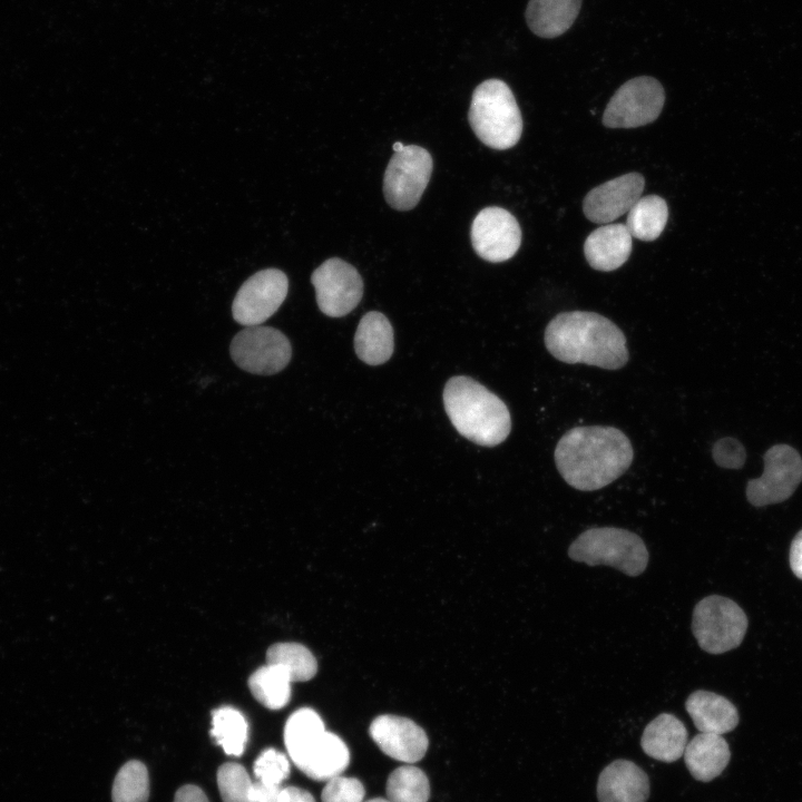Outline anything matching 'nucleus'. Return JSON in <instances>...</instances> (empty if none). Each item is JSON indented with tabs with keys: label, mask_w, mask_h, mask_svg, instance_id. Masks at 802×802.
<instances>
[{
	"label": "nucleus",
	"mask_w": 802,
	"mask_h": 802,
	"mask_svg": "<svg viewBox=\"0 0 802 802\" xmlns=\"http://www.w3.org/2000/svg\"><path fill=\"white\" fill-rule=\"evenodd\" d=\"M430 153L417 145L404 146L391 157L383 177V194L398 211H410L420 200L432 173Z\"/></svg>",
	"instance_id": "7"
},
{
	"label": "nucleus",
	"mask_w": 802,
	"mask_h": 802,
	"mask_svg": "<svg viewBox=\"0 0 802 802\" xmlns=\"http://www.w3.org/2000/svg\"><path fill=\"white\" fill-rule=\"evenodd\" d=\"M283 802H315L312 794L297 786L283 788Z\"/></svg>",
	"instance_id": "38"
},
{
	"label": "nucleus",
	"mask_w": 802,
	"mask_h": 802,
	"mask_svg": "<svg viewBox=\"0 0 802 802\" xmlns=\"http://www.w3.org/2000/svg\"><path fill=\"white\" fill-rule=\"evenodd\" d=\"M364 794L360 780L338 775L326 781L321 799L322 802H363Z\"/></svg>",
	"instance_id": "33"
},
{
	"label": "nucleus",
	"mask_w": 802,
	"mask_h": 802,
	"mask_svg": "<svg viewBox=\"0 0 802 802\" xmlns=\"http://www.w3.org/2000/svg\"><path fill=\"white\" fill-rule=\"evenodd\" d=\"M685 708L701 733L722 735L736 727L739 713L724 696L708 691L693 692Z\"/></svg>",
	"instance_id": "18"
},
{
	"label": "nucleus",
	"mask_w": 802,
	"mask_h": 802,
	"mask_svg": "<svg viewBox=\"0 0 802 802\" xmlns=\"http://www.w3.org/2000/svg\"><path fill=\"white\" fill-rule=\"evenodd\" d=\"M649 796L647 774L635 763L616 760L600 773L597 782L599 802H646Z\"/></svg>",
	"instance_id": "16"
},
{
	"label": "nucleus",
	"mask_w": 802,
	"mask_h": 802,
	"mask_svg": "<svg viewBox=\"0 0 802 802\" xmlns=\"http://www.w3.org/2000/svg\"><path fill=\"white\" fill-rule=\"evenodd\" d=\"M668 219V206L657 195L640 197L627 213L626 227L630 235L640 241L656 239Z\"/></svg>",
	"instance_id": "25"
},
{
	"label": "nucleus",
	"mask_w": 802,
	"mask_h": 802,
	"mask_svg": "<svg viewBox=\"0 0 802 802\" xmlns=\"http://www.w3.org/2000/svg\"><path fill=\"white\" fill-rule=\"evenodd\" d=\"M287 290V276L280 270L266 268L253 274L233 301L234 320L244 326L261 325L277 311Z\"/></svg>",
	"instance_id": "12"
},
{
	"label": "nucleus",
	"mask_w": 802,
	"mask_h": 802,
	"mask_svg": "<svg viewBox=\"0 0 802 802\" xmlns=\"http://www.w3.org/2000/svg\"><path fill=\"white\" fill-rule=\"evenodd\" d=\"M633 236L625 224H605L593 231L585 241L584 253L588 264L597 271L610 272L620 267L630 256Z\"/></svg>",
	"instance_id": "17"
},
{
	"label": "nucleus",
	"mask_w": 802,
	"mask_h": 802,
	"mask_svg": "<svg viewBox=\"0 0 802 802\" xmlns=\"http://www.w3.org/2000/svg\"><path fill=\"white\" fill-rule=\"evenodd\" d=\"M113 802H147L149 776L139 761H129L118 771L111 790Z\"/></svg>",
	"instance_id": "30"
},
{
	"label": "nucleus",
	"mask_w": 802,
	"mask_h": 802,
	"mask_svg": "<svg viewBox=\"0 0 802 802\" xmlns=\"http://www.w3.org/2000/svg\"><path fill=\"white\" fill-rule=\"evenodd\" d=\"M390 802H428L430 785L426 773L411 764L395 769L387 781Z\"/></svg>",
	"instance_id": "29"
},
{
	"label": "nucleus",
	"mask_w": 802,
	"mask_h": 802,
	"mask_svg": "<svg viewBox=\"0 0 802 802\" xmlns=\"http://www.w3.org/2000/svg\"><path fill=\"white\" fill-rule=\"evenodd\" d=\"M267 663L280 666L293 682H306L313 678L317 663L305 646L297 643H277L266 653Z\"/></svg>",
	"instance_id": "28"
},
{
	"label": "nucleus",
	"mask_w": 802,
	"mask_h": 802,
	"mask_svg": "<svg viewBox=\"0 0 802 802\" xmlns=\"http://www.w3.org/2000/svg\"><path fill=\"white\" fill-rule=\"evenodd\" d=\"M568 556L589 566H612L628 576L640 575L648 564V551L642 538L615 527L584 531L569 546Z\"/></svg>",
	"instance_id": "5"
},
{
	"label": "nucleus",
	"mask_w": 802,
	"mask_h": 802,
	"mask_svg": "<svg viewBox=\"0 0 802 802\" xmlns=\"http://www.w3.org/2000/svg\"><path fill=\"white\" fill-rule=\"evenodd\" d=\"M745 457L743 446L734 438H722L713 447V458L723 468H742Z\"/></svg>",
	"instance_id": "34"
},
{
	"label": "nucleus",
	"mask_w": 802,
	"mask_h": 802,
	"mask_svg": "<svg viewBox=\"0 0 802 802\" xmlns=\"http://www.w3.org/2000/svg\"><path fill=\"white\" fill-rule=\"evenodd\" d=\"M393 330L385 315L371 311L361 319L355 336L358 358L370 365L387 362L393 353Z\"/></svg>",
	"instance_id": "22"
},
{
	"label": "nucleus",
	"mask_w": 802,
	"mask_h": 802,
	"mask_svg": "<svg viewBox=\"0 0 802 802\" xmlns=\"http://www.w3.org/2000/svg\"><path fill=\"white\" fill-rule=\"evenodd\" d=\"M683 755L692 776L697 781L708 782L724 771L731 751L722 735L700 733L687 742Z\"/></svg>",
	"instance_id": "20"
},
{
	"label": "nucleus",
	"mask_w": 802,
	"mask_h": 802,
	"mask_svg": "<svg viewBox=\"0 0 802 802\" xmlns=\"http://www.w3.org/2000/svg\"><path fill=\"white\" fill-rule=\"evenodd\" d=\"M665 102L662 84L649 76L623 84L610 98L603 116L608 128H636L653 123Z\"/></svg>",
	"instance_id": "8"
},
{
	"label": "nucleus",
	"mask_w": 802,
	"mask_h": 802,
	"mask_svg": "<svg viewBox=\"0 0 802 802\" xmlns=\"http://www.w3.org/2000/svg\"><path fill=\"white\" fill-rule=\"evenodd\" d=\"M645 179L628 173L594 187L585 196L583 211L593 223L608 224L627 214L642 197Z\"/></svg>",
	"instance_id": "14"
},
{
	"label": "nucleus",
	"mask_w": 802,
	"mask_h": 802,
	"mask_svg": "<svg viewBox=\"0 0 802 802\" xmlns=\"http://www.w3.org/2000/svg\"><path fill=\"white\" fill-rule=\"evenodd\" d=\"M633 458L629 439L614 427L573 428L555 449L560 476L581 491L598 490L612 483L629 468Z\"/></svg>",
	"instance_id": "1"
},
{
	"label": "nucleus",
	"mask_w": 802,
	"mask_h": 802,
	"mask_svg": "<svg viewBox=\"0 0 802 802\" xmlns=\"http://www.w3.org/2000/svg\"><path fill=\"white\" fill-rule=\"evenodd\" d=\"M325 731L324 723L320 715L309 707L295 711L287 718L284 727V743L295 765Z\"/></svg>",
	"instance_id": "24"
},
{
	"label": "nucleus",
	"mask_w": 802,
	"mask_h": 802,
	"mask_svg": "<svg viewBox=\"0 0 802 802\" xmlns=\"http://www.w3.org/2000/svg\"><path fill=\"white\" fill-rule=\"evenodd\" d=\"M291 684L288 675L270 663L256 669L248 679L253 696L270 710H280L288 703Z\"/></svg>",
	"instance_id": "26"
},
{
	"label": "nucleus",
	"mask_w": 802,
	"mask_h": 802,
	"mask_svg": "<svg viewBox=\"0 0 802 802\" xmlns=\"http://www.w3.org/2000/svg\"><path fill=\"white\" fill-rule=\"evenodd\" d=\"M443 403L456 430L479 446L495 447L510 433L505 402L469 376H453L446 383Z\"/></svg>",
	"instance_id": "3"
},
{
	"label": "nucleus",
	"mask_w": 802,
	"mask_h": 802,
	"mask_svg": "<svg viewBox=\"0 0 802 802\" xmlns=\"http://www.w3.org/2000/svg\"><path fill=\"white\" fill-rule=\"evenodd\" d=\"M350 763L346 744L336 734L325 731L296 765L305 775L315 781H329L341 775Z\"/></svg>",
	"instance_id": "23"
},
{
	"label": "nucleus",
	"mask_w": 802,
	"mask_h": 802,
	"mask_svg": "<svg viewBox=\"0 0 802 802\" xmlns=\"http://www.w3.org/2000/svg\"><path fill=\"white\" fill-rule=\"evenodd\" d=\"M250 799L251 802H283V788L256 781L252 785Z\"/></svg>",
	"instance_id": "35"
},
{
	"label": "nucleus",
	"mask_w": 802,
	"mask_h": 802,
	"mask_svg": "<svg viewBox=\"0 0 802 802\" xmlns=\"http://www.w3.org/2000/svg\"><path fill=\"white\" fill-rule=\"evenodd\" d=\"M802 481V459L788 444H776L764 454V471L746 486L747 500L755 507L777 503L792 496Z\"/></svg>",
	"instance_id": "10"
},
{
	"label": "nucleus",
	"mask_w": 802,
	"mask_h": 802,
	"mask_svg": "<svg viewBox=\"0 0 802 802\" xmlns=\"http://www.w3.org/2000/svg\"><path fill=\"white\" fill-rule=\"evenodd\" d=\"M217 785L223 802H251L253 783L243 765L222 764L217 770Z\"/></svg>",
	"instance_id": "31"
},
{
	"label": "nucleus",
	"mask_w": 802,
	"mask_h": 802,
	"mask_svg": "<svg viewBox=\"0 0 802 802\" xmlns=\"http://www.w3.org/2000/svg\"><path fill=\"white\" fill-rule=\"evenodd\" d=\"M317 306L331 317L349 314L363 296V281L348 262L332 257L322 263L311 276Z\"/></svg>",
	"instance_id": "11"
},
{
	"label": "nucleus",
	"mask_w": 802,
	"mask_h": 802,
	"mask_svg": "<svg viewBox=\"0 0 802 802\" xmlns=\"http://www.w3.org/2000/svg\"><path fill=\"white\" fill-rule=\"evenodd\" d=\"M365 802H390V801L388 799H383V798H375V799L368 800Z\"/></svg>",
	"instance_id": "40"
},
{
	"label": "nucleus",
	"mask_w": 802,
	"mask_h": 802,
	"mask_svg": "<svg viewBox=\"0 0 802 802\" xmlns=\"http://www.w3.org/2000/svg\"><path fill=\"white\" fill-rule=\"evenodd\" d=\"M544 339L549 353L564 363L617 370L628 361L626 338L622 330L595 312L570 311L557 314L546 326Z\"/></svg>",
	"instance_id": "2"
},
{
	"label": "nucleus",
	"mask_w": 802,
	"mask_h": 802,
	"mask_svg": "<svg viewBox=\"0 0 802 802\" xmlns=\"http://www.w3.org/2000/svg\"><path fill=\"white\" fill-rule=\"evenodd\" d=\"M173 802H209V800L200 788L187 784L177 790Z\"/></svg>",
	"instance_id": "37"
},
{
	"label": "nucleus",
	"mask_w": 802,
	"mask_h": 802,
	"mask_svg": "<svg viewBox=\"0 0 802 802\" xmlns=\"http://www.w3.org/2000/svg\"><path fill=\"white\" fill-rule=\"evenodd\" d=\"M403 147H404V145L400 141H395L392 146L394 151H400Z\"/></svg>",
	"instance_id": "39"
},
{
	"label": "nucleus",
	"mask_w": 802,
	"mask_h": 802,
	"mask_svg": "<svg viewBox=\"0 0 802 802\" xmlns=\"http://www.w3.org/2000/svg\"><path fill=\"white\" fill-rule=\"evenodd\" d=\"M253 771L258 782L282 785L290 775V762L282 752L266 749L254 762Z\"/></svg>",
	"instance_id": "32"
},
{
	"label": "nucleus",
	"mask_w": 802,
	"mask_h": 802,
	"mask_svg": "<svg viewBox=\"0 0 802 802\" xmlns=\"http://www.w3.org/2000/svg\"><path fill=\"white\" fill-rule=\"evenodd\" d=\"M580 7L581 0H529L526 21L536 36L557 38L573 26Z\"/></svg>",
	"instance_id": "21"
},
{
	"label": "nucleus",
	"mask_w": 802,
	"mask_h": 802,
	"mask_svg": "<svg viewBox=\"0 0 802 802\" xmlns=\"http://www.w3.org/2000/svg\"><path fill=\"white\" fill-rule=\"evenodd\" d=\"M746 629L744 610L730 598L711 595L694 607L692 630L706 653L722 654L737 647Z\"/></svg>",
	"instance_id": "6"
},
{
	"label": "nucleus",
	"mask_w": 802,
	"mask_h": 802,
	"mask_svg": "<svg viewBox=\"0 0 802 802\" xmlns=\"http://www.w3.org/2000/svg\"><path fill=\"white\" fill-rule=\"evenodd\" d=\"M468 118L476 136L490 148L505 150L520 139L521 113L511 89L500 79H488L477 86Z\"/></svg>",
	"instance_id": "4"
},
{
	"label": "nucleus",
	"mask_w": 802,
	"mask_h": 802,
	"mask_svg": "<svg viewBox=\"0 0 802 802\" xmlns=\"http://www.w3.org/2000/svg\"><path fill=\"white\" fill-rule=\"evenodd\" d=\"M211 735L227 755L241 756L248 737V725L243 714L223 706L212 712Z\"/></svg>",
	"instance_id": "27"
},
{
	"label": "nucleus",
	"mask_w": 802,
	"mask_h": 802,
	"mask_svg": "<svg viewBox=\"0 0 802 802\" xmlns=\"http://www.w3.org/2000/svg\"><path fill=\"white\" fill-rule=\"evenodd\" d=\"M790 566L793 574L802 579V529L792 540L790 547Z\"/></svg>",
	"instance_id": "36"
},
{
	"label": "nucleus",
	"mask_w": 802,
	"mask_h": 802,
	"mask_svg": "<svg viewBox=\"0 0 802 802\" xmlns=\"http://www.w3.org/2000/svg\"><path fill=\"white\" fill-rule=\"evenodd\" d=\"M369 733L384 754L408 764L420 761L429 745L426 732L402 716L380 715L372 721Z\"/></svg>",
	"instance_id": "15"
},
{
	"label": "nucleus",
	"mask_w": 802,
	"mask_h": 802,
	"mask_svg": "<svg viewBox=\"0 0 802 802\" xmlns=\"http://www.w3.org/2000/svg\"><path fill=\"white\" fill-rule=\"evenodd\" d=\"M687 731L675 715L662 713L645 727L640 745L651 757L662 762H674L685 751Z\"/></svg>",
	"instance_id": "19"
},
{
	"label": "nucleus",
	"mask_w": 802,
	"mask_h": 802,
	"mask_svg": "<svg viewBox=\"0 0 802 802\" xmlns=\"http://www.w3.org/2000/svg\"><path fill=\"white\" fill-rule=\"evenodd\" d=\"M233 361L244 371L270 375L282 371L290 362L292 346L288 339L271 326H246L231 343Z\"/></svg>",
	"instance_id": "9"
},
{
	"label": "nucleus",
	"mask_w": 802,
	"mask_h": 802,
	"mask_svg": "<svg viewBox=\"0 0 802 802\" xmlns=\"http://www.w3.org/2000/svg\"><path fill=\"white\" fill-rule=\"evenodd\" d=\"M470 235L475 252L491 263L511 258L521 243L518 221L511 213L497 206L486 207L477 214Z\"/></svg>",
	"instance_id": "13"
}]
</instances>
